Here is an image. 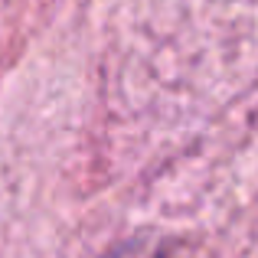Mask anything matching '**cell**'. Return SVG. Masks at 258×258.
<instances>
[{
	"label": "cell",
	"mask_w": 258,
	"mask_h": 258,
	"mask_svg": "<svg viewBox=\"0 0 258 258\" xmlns=\"http://www.w3.org/2000/svg\"><path fill=\"white\" fill-rule=\"evenodd\" d=\"M101 258H206L196 242H186L180 235H160V232H141L134 239H124Z\"/></svg>",
	"instance_id": "1"
}]
</instances>
